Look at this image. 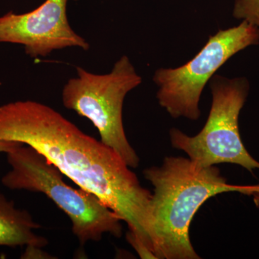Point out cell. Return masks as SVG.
<instances>
[{"instance_id": "4", "label": "cell", "mask_w": 259, "mask_h": 259, "mask_svg": "<svg viewBox=\"0 0 259 259\" xmlns=\"http://www.w3.org/2000/svg\"><path fill=\"white\" fill-rule=\"evenodd\" d=\"M77 76L63 88L64 106L86 117L98 131L100 141L115 151L130 168L139 165V157L126 137L122 107L126 95L142 83L127 56H122L108 74H97L76 67Z\"/></svg>"}, {"instance_id": "3", "label": "cell", "mask_w": 259, "mask_h": 259, "mask_svg": "<svg viewBox=\"0 0 259 259\" xmlns=\"http://www.w3.org/2000/svg\"><path fill=\"white\" fill-rule=\"evenodd\" d=\"M7 155L11 168L2 178V184L9 190L47 195L69 218L81 245L100 241L105 233L122 236V221L117 214L95 194L68 185L60 170L36 150L21 144Z\"/></svg>"}, {"instance_id": "2", "label": "cell", "mask_w": 259, "mask_h": 259, "mask_svg": "<svg viewBox=\"0 0 259 259\" xmlns=\"http://www.w3.org/2000/svg\"><path fill=\"white\" fill-rule=\"evenodd\" d=\"M153 187L152 217L156 258L197 259L190 228L199 207L209 198L226 192L253 194L259 185L227 183L219 168L202 166L183 157H166L161 166L144 171Z\"/></svg>"}, {"instance_id": "10", "label": "cell", "mask_w": 259, "mask_h": 259, "mask_svg": "<svg viewBox=\"0 0 259 259\" xmlns=\"http://www.w3.org/2000/svg\"><path fill=\"white\" fill-rule=\"evenodd\" d=\"M23 144L18 142H13V141H4V140H0V153H8L11 151L12 150L18 147Z\"/></svg>"}, {"instance_id": "9", "label": "cell", "mask_w": 259, "mask_h": 259, "mask_svg": "<svg viewBox=\"0 0 259 259\" xmlns=\"http://www.w3.org/2000/svg\"><path fill=\"white\" fill-rule=\"evenodd\" d=\"M233 15L259 28V0H235Z\"/></svg>"}, {"instance_id": "5", "label": "cell", "mask_w": 259, "mask_h": 259, "mask_svg": "<svg viewBox=\"0 0 259 259\" xmlns=\"http://www.w3.org/2000/svg\"><path fill=\"white\" fill-rule=\"evenodd\" d=\"M209 86L212 106L203 128L195 136L172 128V146L185 151L200 166L232 163L250 172L259 169V162L245 149L238 127V117L248 97L249 82L245 77L228 79L214 75L209 80Z\"/></svg>"}, {"instance_id": "11", "label": "cell", "mask_w": 259, "mask_h": 259, "mask_svg": "<svg viewBox=\"0 0 259 259\" xmlns=\"http://www.w3.org/2000/svg\"><path fill=\"white\" fill-rule=\"evenodd\" d=\"M253 197H254V202L257 207L259 208V187L258 190L253 192Z\"/></svg>"}, {"instance_id": "6", "label": "cell", "mask_w": 259, "mask_h": 259, "mask_svg": "<svg viewBox=\"0 0 259 259\" xmlns=\"http://www.w3.org/2000/svg\"><path fill=\"white\" fill-rule=\"evenodd\" d=\"M258 44L259 28L245 20L238 26L220 30L187 64L155 71L153 80L159 88V105L174 118L198 120L199 100L206 83L232 56Z\"/></svg>"}, {"instance_id": "1", "label": "cell", "mask_w": 259, "mask_h": 259, "mask_svg": "<svg viewBox=\"0 0 259 259\" xmlns=\"http://www.w3.org/2000/svg\"><path fill=\"white\" fill-rule=\"evenodd\" d=\"M0 140L36 150L79 188L96 195L127 223L135 239L154 252L152 194L112 148L32 100L0 106Z\"/></svg>"}, {"instance_id": "8", "label": "cell", "mask_w": 259, "mask_h": 259, "mask_svg": "<svg viewBox=\"0 0 259 259\" xmlns=\"http://www.w3.org/2000/svg\"><path fill=\"white\" fill-rule=\"evenodd\" d=\"M40 228L28 211L17 208L0 191V246H46L47 238L34 232Z\"/></svg>"}, {"instance_id": "7", "label": "cell", "mask_w": 259, "mask_h": 259, "mask_svg": "<svg viewBox=\"0 0 259 259\" xmlns=\"http://www.w3.org/2000/svg\"><path fill=\"white\" fill-rule=\"evenodd\" d=\"M69 1L46 0L28 13L11 11L3 15L0 17V42L23 46L25 54L32 59L67 48L89 50V42L70 25Z\"/></svg>"}]
</instances>
